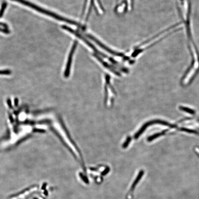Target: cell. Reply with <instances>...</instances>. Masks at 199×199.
Returning a JSON list of instances; mask_svg holds the SVG:
<instances>
[{
  "label": "cell",
  "mask_w": 199,
  "mask_h": 199,
  "mask_svg": "<svg viewBox=\"0 0 199 199\" xmlns=\"http://www.w3.org/2000/svg\"><path fill=\"white\" fill-rule=\"evenodd\" d=\"M131 138L130 137H128L127 138V141H126V142L124 143V145H123V147L124 148H126V147L128 146L129 143H130V141H131Z\"/></svg>",
  "instance_id": "obj_7"
},
{
  "label": "cell",
  "mask_w": 199,
  "mask_h": 199,
  "mask_svg": "<svg viewBox=\"0 0 199 199\" xmlns=\"http://www.w3.org/2000/svg\"><path fill=\"white\" fill-rule=\"evenodd\" d=\"M181 110L183 111H185V112H187V113H190V114H194L195 113V112L192 109H190V108H187V107H179Z\"/></svg>",
  "instance_id": "obj_6"
},
{
  "label": "cell",
  "mask_w": 199,
  "mask_h": 199,
  "mask_svg": "<svg viewBox=\"0 0 199 199\" xmlns=\"http://www.w3.org/2000/svg\"><path fill=\"white\" fill-rule=\"evenodd\" d=\"M7 3L6 1H3L2 5H1V9L0 10V19L1 18V17H3V15L4 13L5 12V9H6L7 6Z\"/></svg>",
  "instance_id": "obj_4"
},
{
  "label": "cell",
  "mask_w": 199,
  "mask_h": 199,
  "mask_svg": "<svg viewBox=\"0 0 199 199\" xmlns=\"http://www.w3.org/2000/svg\"><path fill=\"white\" fill-rule=\"evenodd\" d=\"M12 1H16V2H18V3H19L22 4H23V5L29 7H31V9L36 10V11L38 12L41 13H43V14H44V15H47L48 16H49L50 17H52L53 18L55 19L58 20V21L65 22L68 23L70 24L74 25H78V24L76 22L65 18L61 17V16L59 15H57V14L54 13L52 12L51 11L42 9V7H40L38 6H36V5H35L34 4L31 3V2H29V1H27V0H12Z\"/></svg>",
  "instance_id": "obj_1"
},
{
  "label": "cell",
  "mask_w": 199,
  "mask_h": 199,
  "mask_svg": "<svg viewBox=\"0 0 199 199\" xmlns=\"http://www.w3.org/2000/svg\"><path fill=\"white\" fill-rule=\"evenodd\" d=\"M77 42H75L73 43L72 45V48L71 50V52L70 53L69 55L68 59L67 60V64H66V68L65 70V76L66 78L68 77L70 74V68H71V64H72V57H73V54L74 53L75 50L76 48L77 47Z\"/></svg>",
  "instance_id": "obj_2"
},
{
  "label": "cell",
  "mask_w": 199,
  "mask_h": 199,
  "mask_svg": "<svg viewBox=\"0 0 199 199\" xmlns=\"http://www.w3.org/2000/svg\"><path fill=\"white\" fill-rule=\"evenodd\" d=\"M87 36H89L91 39L93 40L96 43H97V44L100 47H101V48L104 49L105 50L107 51V52H108V53H110L111 54H113V55H116V56H123L122 54L115 52L109 49L108 48H107L106 46L103 45L102 43H101L99 41L96 39L94 37V36H91L90 35H88Z\"/></svg>",
  "instance_id": "obj_3"
},
{
  "label": "cell",
  "mask_w": 199,
  "mask_h": 199,
  "mask_svg": "<svg viewBox=\"0 0 199 199\" xmlns=\"http://www.w3.org/2000/svg\"><path fill=\"white\" fill-rule=\"evenodd\" d=\"M0 26H2V27H3L4 28H5V29H9L8 25H7L6 24H5V23L1 22V23H0Z\"/></svg>",
  "instance_id": "obj_8"
},
{
  "label": "cell",
  "mask_w": 199,
  "mask_h": 199,
  "mask_svg": "<svg viewBox=\"0 0 199 199\" xmlns=\"http://www.w3.org/2000/svg\"><path fill=\"white\" fill-rule=\"evenodd\" d=\"M166 131H163V132H161V133H157V134H155L153 136L149 137L148 139V141H151L153 140L154 139L157 138V137H160V136H161V135H163L164 134L165 132H166Z\"/></svg>",
  "instance_id": "obj_5"
}]
</instances>
